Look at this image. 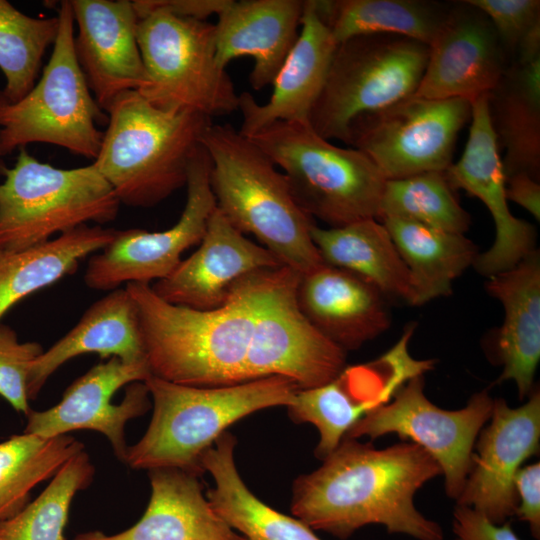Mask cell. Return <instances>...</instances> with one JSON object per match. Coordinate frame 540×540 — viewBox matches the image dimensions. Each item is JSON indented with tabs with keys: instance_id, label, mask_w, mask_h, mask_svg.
<instances>
[{
	"instance_id": "obj_1",
	"label": "cell",
	"mask_w": 540,
	"mask_h": 540,
	"mask_svg": "<svg viewBox=\"0 0 540 540\" xmlns=\"http://www.w3.org/2000/svg\"><path fill=\"white\" fill-rule=\"evenodd\" d=\"M441 474L415 443L378 449L344 437L318 469L294 481L291 511L312 530L341 540L371 524L416 540H444L442 527L414 504L416 492Z\"/></svg>"
},
{
	"instance_id": "obj_2",
	"label": "cell",
	"mask_w": 540,
	"mask_h": 540,
	"mask_svg": "<svg viewBox=\"0 0 540 540\" xmlns=\"http://www.w3.org/2000/svg\"><path fill=\"white\" fill-rule=\"evenodd\" d=\"M245 277L223 306L211 310L169 303L149 284L125 285L138 308L153 376L195 387L248 382L252 311Z\"/></svg>"
},
{
	"instance_id": "obj_3",
	"label": "cell",
	"mask_w": 540,
	"mask_h": 540,
	"mask_svg": "<svg viewBox=\"0 0 540 540\" xmlns=\"http://www.w3.org/2000/svg\"><path fill=\"white\" fill-rule=\"evenodd\" d=\"M211 161L216 208L243 234H252L282 265L300 274L323 260L314 220L296 202L287 179L248 137L229 124H211L201 141Z\"/></svg>"
},
{
	"instance_id": "obj_4",
	"label": "cell",
	"mask_w": 540,
	"mask_h": 540,
	"mask_svg": "<svg viewBox=\"0 0 540 540\" xmlns=\"http://www.w3.org/2000/svg\"><path fill=\"white\" fill-rule=\"evenodd\" d=\"M93 164L120 203L155 206L184 187L190 160L211 118L189 111L162 110L138 91L119 95Z\"/></svg>"
},
{
	"instance_id": "obj_5",
	"label": "cell",
	"mask_w": 540,
	"mask_h": 540,
	"mask_svg": "<svg viewBox=\"0 0 540 540\" xmlns=\"http://www.w3.org/2000/svg\"><path fill=\"white\" fill-rule=\"evenodd\" d=\"M153 402L150 424L128 446L125 464L134 469L176 468L201 476V458L226 429L256 411L288 406L299 390L282 376L236 385L195 387L151 375L144 381Z\"/></svg>"
},
{
	"instance_id": "obj_6",
	"label": "cell",
	"mask_w": 540,
	"mask_h": 540,
	"mask_svg": "<svg viewBox=\"0 0 540 540\" xmlns=\"http://www.w3.org/2000/svg\"><path fill=\"white\" fill-rule=\"evenodd\" d=\"M246 137L282 169L313 220L340 227L377 219L386 178L362 151L336 146L303 122H276Z\"/></svg>"
},
{
	"instance_id": "obj_7",
	"label": "cell",
	"mask_w": 540,
	"mask_h": 540,
	"mask_svg": "<svg viewBox=\"0 0 540 540\" xmlns=\"http://www.w3.org/2000/svg\"><path fill=\"white\" fill-rule=\"evenodd\" d=\"M0 253L41 245L90 222L116 219L120 201L93 164L56 168L20 148L12 168L0 165Z\"/></svg>"
},
{
	"instance_id": "obj_8",
	"label": "cell",
	"mask_w": 540,
	"mask_h": 540,
	"mask_svg": "<svg viewBox=\"0 0 540 540\" xmlns=\"http://www.w3.org/2000/svg\"><path fill=\"white\" fill-rule=\"evenodd\" d=\"M52 54L33 88L19 101L0 97V157L31 143H47L94 161L107 113L98 105L74 49L70 1H61Z\"/></svg>"
},
{
	"instance_id": "obj_9",
	"label": "cell",
	"mask_w": 540,
	"mask_h": 540,
	"mask_svg": "<svg viewBox=\"0 0 540 540\" xmlns=\"http://www.w3.org/2000/svg\"><path fill=\"white\" fill-rule=\"evenodd\" d=\"M429 46L404 36L359 35L337 44L308 119L321 137L348 144L351 124L415 94Z\"/></svg>"
},
{
	"instance_id": "obj_10",
	"label": "cell",
	"mask_w": 540,
	"mask_h": 540,
	"mask_svg": "<svg viewBox=\"0 0 540 540\" xmlns=\"http://www.w3.org/2000/svg\"><path fill=\"white\" fill-rule=\"evenodd\" d=\"M138 17L137 39L147 75L138 92L148 102L209 118L238 110L239 95L216 59L215 24L161 9Z\"/></svg>"
},
{
	"instance_id": "obj_11",
	"label": "cell",
	"mask_w": 540,
	"mask_h": 540,
	"mask_svg": "<svg viewBox=\"0 0 540 540\" xmlns=\"http://www.w3.org/2000/svg\"><path fill=\"white\" fill-rule=\"evenodd\" d=\"M299 277L284 265L245 277L252 311L248 381L282 376L302 390L330 382L346 367V352L301 311L296 294Z\"/></svg>"
},
{
	"instance_id": "obj_12",
	"label": "cell",
	"mask_w": 540,
	"mask_h": 540,
	"mask_svg": "<svg viewBox=\"0 0 540 540\" xmlns=\"http://www.w3.org/2000/svg\"><path fill=\"white\" fill-rule=\"evenodd\" d=\"M424 385V375L411 378L344 437L374 440L393 433L417 444L438 463L446 494L457 500L471 468L476 439L491 416L493 399L485 389L473 394L465 407L446 410L426 397Z\"/></svg>"
},
{
	"instance_id": "obj_13",
	"label": "cell",
	"mask_w": 540,
	"mask_h": 540,
	"mask_svg": "<svg viewBox=\"0 0 540 540\" xmlns=\"http://www.w3.org/2000/svg\"><path fill=\"white\" fill-rule=\"evenodd\" d=\"M471 119L466 99L409 96L357 118L348 145L362 151L386 178L446 171L460 130Z\"/></svg>"
},
{
	"instance_id": "obj_14",
	"label": "cell",
	"mask_w": 540,
	"mask_h": 540,
	"mask_svg": "<svg viewBox=\"0 0 540 540\" xmlns=\"http://www.w3.org/2000/svg\"><path fill=\"white\" fill-rule=\"evenodd\" d=\"M210 169V157L201 143L189 163L186 203L177 222L156 232L117 230L105 248L90 256L85 284L94 290L111 291L129 283L149 284L171 274L182 253L200 243L216 208Z\"/></svg>"
},
{
	"instance_id": "obj_15",
	"label": "cell",
	"mask_w": 540,
	"mask_h": 540,
	"mask_svg": "<svg viewBox=\"0 0 540 540\" xmlns=\"http://www.w3.org/2000/svg\"><path fill=\"white\" fill-rule=\"evenodd\" d=\"M415 325H408L398 342L378 358L345 367L330 382L298 390L287 406L295 423H311L319 432L315 455L323 460L351 427L376 407L387 403L411 378L424 375L434 360H418L409 352Z\"/></svg>"
},
{
	"instance_id": "obj_16",
	"label": "cell",
	"mask_w": 540,
	"mask_h": 540,
	"mask_svg": "<svg viewBox=\"0 0 540 540\" xmlns=\"http://www.w3.org/2000/svg\"><path fill=\"white\" fill-rule=\"evenodd\" d=\"M151 375L148 364L111 357L73 381L58 404L44 411L30 410L24 432L53 438L93 430L109 440L115 456L125 464V426L148 411L151 397L144 381Z\"/></svg>"
},
{
	"instance_id": "obj_17",
	"label": "cell",
	"mask_w": 540,
	"mask_h": 540,
	"mask_svg": "<svg viewBox=\"0 0 540 540\" xmlns=\"http://www.w3.org/2000/svg\"><path fill=\"white\" fill-rule=\"evenodd\" d=\"M487 98L488 94H484L471 101V124L465 149L445 174L455 191L463 189L478 198L493 218L494 242L488 250L479 252L473 264L479 274L488 278L514 267L534 252L537 234L531 223L515 217L509 209L506 176Z\"/></svg>"
},
{
	"instance_id": "obj_18",
	"label": "cell",
	"mask_w": 540,
	"mask_h": 540,
	"mask_svg": "<svg viewBox=\"0 0 540 540\" xmlns=\"http://www.w3.org/2000/svg\"><path fill=\"white\" fill-rule=\"evenodd\" d=\"M488 421L476 439L471 468L456 502L502 524L515 515L517 472L539 451V390L533 389L528 400L516 408L503 398L493 399Z\"/></svg>"
},
{
	"instance_id": "obj_19",
	"label": "cell",
	"mask_w": 540,
	"mask_h": 540,
	"mask_svg": "<svg viewBox=\"0 0 540 540\" xmlns=\"http://www.w3.org/2000/svg\"><path fill=\"white\" fill-rule=\"evenodd\" d=\"M508 65L488 17L465 0L456 2L429 45L427 64L414 95L471 102L490 93Z\"/></svg>"
},
{
	"instance_id": "obj_20",
	"label": "cell",
	"mask_w": 540,
	"mask_h": 540,
	"mask_svg": "<svg viewBox=\"0 0 540 540\" xmlns=\"http://www.w3.org/2000/svg\"><path fill=\"white\" fill-rule=\"evenodd\" d=\"M77 26L74 49L88 86L106 112L122 93L147 83L137 29L139 17L128 0H69Z\"/></svg>"
},
{
	"instance_id": "obj_21",
	"label": "cell",
	"mask_w": 540,
	"mask_h": 540,
	"mask_svg": "<svg viewBox=\"0 0 540 540\" xmlns=\"http://www.w3.org/2000/svg\"><path fill=\"white\" fill-rule=\"evenodd\" d=\"M198 245L171 274L151 286L160 298L194 309H217L227 302L237 281L282 265L269 250L236 229L217 208Z\"/></svg>"
},
{
	"instance_id": "obj_22",
	"label": "cell",
	"mask_w": 540,
	"mask_h": 540,
	"mask_svg": "<svg viewBox=\"0 0 540 540\" xmlns=\"http://www.w3.org/2000/svg\"><path fill=\"white\" fill-rule=\"evenodd\" d=\"M336 47L313 0L304 1L301 31L272 83L268 102L259 104L249 92L239 95L238 110L242 114L239 132L251 136L276 122L308 123L324 88Z\"/></svg>"
},
{
	"instance_id": "obj_23",
	"label": "cell",
	"mask_w": 540,
	"mask_h": 540,
	"mask_svg": "<svg viewBox=\"0 0 540 540\" xmlns=\"http://www.w3.org/2000/svg\"><path fill=\"white\" fill-rule=\"evenodd\" d=\"M296 294L310 323L345 352L359 349L390 327L385 295L344 269L323 263L300 274Z\"/></svg>"
},
{
	"instance_id": "obj_24",
	"label": "cell",
	"mask_w": 540,
	"mask_h": 540,
	"mask_svg": "<svg viewBox=\"0 0 540 540\" xmlns=\"http://www.w3.org/2000/svg\"><path fill=\"white\" fill-rule=\"evenodd\" d=\"M303 9L301 0H231L215 24L218 63L226 68L235 58L252 57V88L272 85L298 38Z\"/></svg>"
},
{
	"instance_id": "obj_25",
	"label": "cell",
	"mask_w": 540,
	"mask_h": 540,
	"mask_svg": "<svg viewBox=\"0 0 540 540\" xmlns=\"http://www.w3.org/2000/svg\"><path fill=\"white\" fill-rule=\"evenodd\" d=\"M148 476L151 496L137 523L116 534L94 530L73 540H246L213 510L200 476L176 468L151 469Z\"/></svg>"
},
{
	"instance_id": "obj_26",
	"label": "cell",
	"mask_w": 540,
	"mask_h": 540,
	"mask_svg": "<svg viewBox=\"0 0 540 540\" xmlns=\"http://www.w3.org/2000/svg\"><path fill=\"white\" fill-rule=\"evenodd\" d=\"M86 353L148 364L138 308L126 287L111 290L91 304L69 332L31 363L29 400L37 398L49 377L65 362Z\"/></svg>"
},
{
	"instance_id": "obj_27",
	"label": "cell",
	"mask_w": 540,
	"mask_h": 540,
	"mask_svg": "<svg viewBox=\"0 0 540 540\" xmlns=\"http://www.w3.org/2000/svg\"><path fill=\"white\" fill-rule=\"evenodd\" d=\"M485 288L504 310L497 334V353L503 366L498 382L512 380L523 399L534 389L540 361L539 250L514 267L488 277Z\"/></svg>"
},
{
	"instance_id": "obj_28",
	"label": "cell",
	"mask_w": 540,
	"mask_h": 540,
	"mask_svg": "<svg viewBox=\"0 0 540 540\" xmlns=\"http://www.w3.org/2000/svg\"><path fill=\"white\" fill-rule=\"evenodd\" d=\"M236 438L224 432L201 458L214 479L207 492L213 510L246 540H321L308 525L258 499L245 485L234 461Z\"/></svg>"
},
{
	"instance_id": "obj_29",
	"label": "cell",
	"mask_w": 540,
	"mask_h": 540,
	"mask_svg": "<svg viewBox=\"0 0 540 540\" xmlns=\"http://www.w3.org/2000/svg\"><path fill=\"white\" fill-rule=\"evenodd\" d=\"M487 100L505 176L524 172L539 179L540 58L511 62Z\"/></svg>"
},
{
	"instance_id": "obj_30",
	"label": "cell",
	"mask_w": 540,
	"mask_h": 540,
	"mask_svg": "<svg viewBox=\"0 0 540 540\" xmlns=\"http://www.w3.org/2000/svg\"><path fill=\"white\" fill-rule=\"evenodd\" d=\"M388 230L410 276L409 304L420 306L452 293L453 282L479 254L465 234L450 233L398 218L379 219Z\"/></svg>"
},
{
	"instance_id": "obj_31",
	"label": "cell",
	"mask_w": 540,
	"mask_h": 540,
	"mask_svg": "<svg viewBox=\"0 0 540 540\" xmlns=\"http://www.w3.org/2000/svg\"><path fill=\"white\" fill-rule=\"evenodd\" d=\"M311 237L324 263L361 277L385 297L409 304V271L381 221L369 218L328 228L314 224Z\"/></svg>"
},
{
	"instance_id": "obj_32",
	"label": "cell",
	"mask_w": 540,
	"mask_h": 540,
	"mask_svg": "<svg viewBox=\"0 0 540 540\" xmlns=\"http://www.w3.org/2000/svg\"><path fill=\"white\" fill-rule=\"evenodd\" d=\"M117 230L82 225L29 249L0 253V323L19 301L75 272L79 263L105 248Z\"/></svg>"
},
{
	"instance_id": "obj_33",
	"label": "cell",
	"mask_w": 540,
	"mask_h": 540,
	"mask_svg": "<svg viewBox=\"0 0 540 540\" xmlns=\"http://www.w3.org/2000/svg\"><path fill=\"white\" fill-rule=\"evenodd\" d=\"M337 44L359 35L390 34L430 45L451 5L427 0H313Z\"/></svg>"
},
{
	"instance_id": "obj_34",
	"label": "cell",
	"mask_w": 540,
	"mask_h": 540,
	"mask_svg": "<svg viewBox=\"0 0 540 540\" xmlns=\"http://www.w3.org/2000/svg\"><path fill=\"white\" fill-rule=\"evenodd\" d=\"M85 449L68 434L43 438L25 433L0 443V522L20 512L30 501V493L52 478L61 466Z\"/></svg>"
},
{
	"instance_id": "obj_35",
	"label": "cell",
	"mask_w": 540,
	"mask_h": 540,
	"mask_svg": "<svg viewBox=\"0 0 540 540\" xmlns=\"http://www.w3.org/2000/svg\"><path fill=\"white\" fill-rule=\"evenodd\" d=\"M58 17L38 18L0 0V70L6 84L0 97L14 103L35 85L46 50L54 45Z\"/></svg>"
},
{
	"instance_id": "obj_36",
	"label": "cell",
	"mask_w": 540,
	"mask_h": 540,
	"mask_svg": "<svg viewBox=\"0 0 540 540\" xmlns=\"http://www.w3.org/2000/svg\"><path fill=\"white\" fill-rule=\"evenodd\" d=\"M445 171L386 180L377 219L398 217L450 233L465 234L471 216L460 205Z\"/></svg>"
},
{
	"instance_id": "obj_37",
	"label": "cell",
	"mask_w": 540,
	"mask_h": 540,
	"mask_svg": "<svg viewBox=\"0 0 540 540\" xmlns=\"http://www.w3.org/2000/svg\"><path fill=\"white\" fill-rule=\"evenodd\" d=\"M94 474L84 450L72 456L34 501L0 522V540H65L72 500L92 483Z\"/></svg>"
},
{
	"instance_id": "obj_38",
	"label": "cell",
	"mask_w": 540,
	"mask_h": 540,
	"mask_svg": "<svg viewBox=\"0 0 540 540\" xmlns=\"http://www.w3.org/2000/svg\"><path fill=\"white\" fill-rule=\"evenodd\" d=\"M465 1L488 17L508 61L525 63L540 58L539 0Z\"/></svg>"
},
{
	"instance_id": "obj_39",
	"label": "cell",
	"mask_w": 540,
	"mask_h": 540,
	"mask_svg": "<svg viewBox=\"0 0 540 540\" xmlns=\"http://www.w3.org/2000/svg\"><path fill=\"white\" fill-rule=\"evenodd\" d=\"M43 351L40 343L20 342L14 329L0 323V396L24 415L31 410L27 391L29 367Z\"/></svg>"
},
{
	"instance_id": "obj_40",
	"label": "cell",
	"mask_w": 540,
	"mask_h": 540,
	"mask_svg": "<svg viewBox=\"0 0 540 540\" xmlns=\"http://www.w3.org/2000/svg\"><path fill=\"white\" fill-rule=\"evenodd\" d=\"M452 531L455 540H520L509 521L496 524L473 508L457 504Z\"/></svg>"
},
{
	"instance_id": "obj_41",
	"label": "cell",
	"mask_w": 540,
	"mask_h": 540,
	"mask_svg": "<svg viewBox=\"0 0 540 540\" xmlns=\"http://www.w3.org/2000/svg\"><path fill=\"white\" fill-rule=\"evenodd\" d=\"M517 495L515 515L525 522L532 536L540 539V464L525 465L519 469L514 479Z\"/></svg>"
},
{
	"instance_id": "obj_42",
	"label": "cell",
	"mask_w": 540,
	"mask_h": 540,
	"mask_svg": "<svg viewBox=\"0 0 540 540\" xmlns=\"http://www.w3.org/2000/svg\"><path fill=\"white\" fill-rule=\"evenodd\" d=\"M137 15L150 9H161L182 18L206 21L211 15H219L231 0H135L132 1Z\"/></svg>"
},
{
	"instance_id": "obj_43",
	"label": "cell",
	"mask_w": 540,
	"mask_h": 540,
	"mask_svg": "<svg viewBox=\"0 0 540 540\" xmlns=\"http://www.w3.org/2000/svg\"><path fill=\"white\" fill-rule=\"evenodd\" d=\"M505 192L508 201L524 208L535 220H540L539 179L524 172L514 173L506 177Z\"/></svg>"
}]
</instances>
